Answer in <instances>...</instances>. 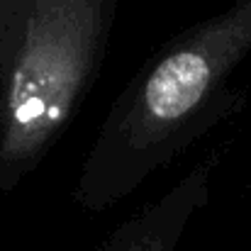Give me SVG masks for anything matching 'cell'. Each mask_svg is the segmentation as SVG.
<instances>
[{
	"label": "cell",
	"mask_w": 251,
	"mask_h": 251,
	"mask_svg": "<svg viewBox=\"0 0 251 251\" xmlns=\"http://www.w3.org/2000/svg\"><path fill=\"white\" fill-rule=\"evenodd\" d=\"M251 54V0L190 25L154 51L110 105L74 185V202L105 212L139 190L247 95L232 74Z\"/></svg>",
	"instance_id": "cell-1"
},
{
	"label": "cell",
	"mask_w": 251,
	"mask_h": 251,
	"mask_svg": "<svg viewBox=\"0 0 251 251\" xmlns=\"http://www.w3.org/2000/svg\"><path fill=\"white\" fill-rule=\"evenodd\" d=\"M120 0H27L0 76V193L20 188L83 107Z\"/></svg>",
	"instance_id": "cell-2"
},
{
	"label": "cell",
	"mask_w": 251,
	"mask_h": 251,
	"mask_svg": "<svg viewBox=\"0 0 251 251\" xmlns=\"http://www.w3.org/2000/svg\"><path fill=\"white\" fill-rule=\"evenodd\" d=\"M217 156L195 164L173 188L122 222L98 251H173L190 220L207 205Z\"/></svg>",
	"instance_id": "cell-3"
},
{
	"label": "cell",
	"mask_w": 251,
	"mask_h": 251,
	"mask_svg": "<svg viewBox=\"0 0 251 251\" xmlns=\"http://www.w3.org/2000/svg\"><path fill=\"white\" fill-rule=\"evenodd\" d=\"M25 10H27V0H0V76L12 56Z\"/></svg>",
	"instance_id": "cell-4"
}]
</instances>
